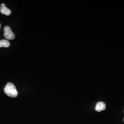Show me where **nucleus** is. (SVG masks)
<instances>
[{"label": "nucleus", "instance_id": "nucleus-5", "mask_svg": "<svg viewBox=\"0 0 124 124\" xmlns=\"http://www.w3.org/2000/svg\"><path fill=\"white\" fill-rule=\"evenodd\" d=\"M10 45L9 41L7 40H0V47H8Z\"/></svg>", "mask_w": 124, "mask_h": 124}, {"label": "nucleus", "instance_id": "nucleus-7", "mask_svg": "<svg viewBox=\"0 0 124 124\" xmlns=\"http://www.w3.org/2000/svg\"></svg>", "mask_w": 124, "mask_h": 124}, {"label": "nucleus", "instance_id": "nucleus-3", "mask_svg": "<svg viewBox=\"0 0 124 124\" xmlns=\"http://www.w3.org/2000/svg\"><path fill=\"white\" fill-rule=\"evenodd\" d=\"M0 13L6 15L7 16H9L11 14L12 12L10 9L8 8L6 5L2 3L0 5Z\"/></svg>", "mask_w": 124, "mask_h": 124}, {"label": "nucleus", "instance_id": "nucleus-1", "mask_svg": "<svg viewBox=\"0 0 124 124\" xmlns=\"http://www.w3.org/2000/svg\"><path fill=\"white\" fill-rule=\"evenodd\" d=\"M5 94L11 98H16L18 96V92L15 85L12 83L9 82L6 85L4 88Z\"/></svg>", "mask_w": 124, "mask_h": 124}, {"label": "nucleus", "instance_id": "nucleus-4", "mask_svg": "<svg viewBox=\"0 0 124 124\" xmlns=\"http://www.w3.org/2000/svg\"><path fill=\"white\" fill-rule=\"evenodd\" d=\"M106 109V104L104 102H98L95 108V110L98 112H101Z\"/></svg>", "mask_w": 124, "mask_h": 124}, {"label": "nucleus", "instance_id": "nucleus-6", "mask_svg": "<svg viewBox=\"0 0 124 124\" xmlns=\"http://www.w3.org/2000/svg\"><path fill=\"white\" fill-rule=\"evenodd\" d=\"M0 28H1V24L0 23Z\"/></svg>", "mask_w": 124, "mask_h": 124}, {"label": "nucleus", "instance_id": "nucleus-2", "mask_svg": "<svg viewBox=\"0 0 124 124\" xmlns=\"http://www.w3.org/2000/svg\"><path fill=\"white\" fill-rule=\"evenodd\" d=\"M4 37L8 40H13L15 36L14 34L12 31L10 27L6 26L4 28Z\"/></svg>", "mask_w": 124, "mask_h": 124}]
</instances>
